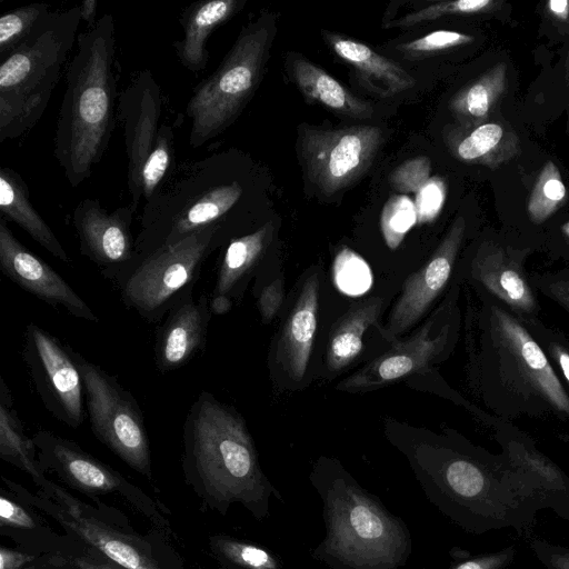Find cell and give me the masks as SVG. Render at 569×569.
Listing matches in <instances>:
<instances>
[{
	"instance_id": "6da1fadb",
	"label": "cell",
	"mask_w": 569,
	"mask_h": 569,
	"mask_svg": "<svg viewBox=\"0 0 569 569\" xmlns=\"http://www.w3.org/2000/svg\"><path fill=\"white\" fill-rule=\"evenodd\" d=\"M412 466L428 501L471 535L513 528L522 533L541 509L528 477L507 458L486 462L439 449L419 450Z\"/></svg>"
},
{
	"instance_id": "7a4b0ae2",
	"label": "cell",
	"mask_w": 569,
	"mask_h": 569,
	"mask_svg": "<svg viewBox=\"0 0 569 569\" xmlns=\"http://www.w3.org/2000/svg\"><path fill=\"white\" fill-rule=\"evenodd\" d=\"M183 470L221 513L241 503L262 521L269 517L272 497L283 501L259 465L241 416L208 391L200 392L183 423Z\"/></svg>"
},
{
	"instance_id": "3957f363",
	"label": "cell",
	"mask_w": 569,
	"mask_h": 569,
	"mask_svg": "<svg viewBox=\"0 0 569 569\" xmlns=\"http://www.w3.org/2000/svg\"><path fill=\"white\" fill-rule=\"evenodd\" d=\"M116 26L111 14L78 34L66 76L53 154L68 183L79 187L106 153L118 113Z\"/></svg>"
},
{
	"instance_id": "277c9868",
	"label": "cell",
	"mask_w": 569,
	"mask_h": 569,
	"mask_svg": "<svg viewBox=\"0 0 569 569\" xmlns=\"http://www.w3.org/2000/svg\"><path fill=\"white\" fill-rule=\"evenodd\" d=\"M310 481L322 505L325 538L311 557L329 569H400L411 552L407 523L341 466L319 463Z\"/></svg>"
},
{
	"instance_id": "5b68a950",
	"label": "cell",
	"mask_w": 569,
	"mask_h": 569,
	"mask_svg": "<svg viewBox=\"0 0 569 569\" xmlns=\"http://www.w3.org/2000/svg\"><path fill=\"white\" fill-rule=\"evenodd\" d=\"M230 151L184 161L144 202L134 238L138 257L171 246L203 229L218 227L232 239L247 186Z\"/></svg>"
},
{
	"instance_id": "8992f818",
	"label": "cell",
	"mask_w": 569,
	"mask_h": 569,
	"mask_svg": "<svg viewBox=\"0 0 569 569\" xmlns=\"http://www.w3.org/2000/svg\"><path fill=\"white\" fill-rule=\"evenodd\" d=\"M80 6L51 11L0 66V142L29 132L43 116L72 52Z\"/></svg>"
},
{
	"instance_id": "52a82bcc",
	"label": "cell",
	"mask_w": 569,
	"mask_h": 569,
	"mask_svg": "<svg viewBox=\"0 0 569 569\" xmlns=\"http://www.w3.org/2000/svg\"><path fill=\"white\" fill-rule=\"evenodd\" d=\"M273 30L266 16L244 26L218 68L194 87L186 104L191 147L208 143L240 116L261 81Z\"/></svg>"
},
{
	"instance_id": "ba28073f",
	"label": "cell",
	"mask_w": 569,
	"mask_h": 569,
	"mask_svg": "<svg viewBox=\"0 0 569 569\" xmlns=\"http://www.w3.org/2000/svg\"><path fill=\"white\" fill-rule=\"evenodd\" d=\"M231 239L222 229L212 227L138 257L117 284L122 302L146 321L159 323L180 297L194 288L210 253Z\"/></svg>"
},
{
	"instance_id": "9c48e42d",
	"label": "cell",
	"mask_w": 569,
	"mask_h": 569,
	"mask_svg": "<svg viewBox=\"0 0 569 569\" xmlns=\"http://www.w3.org/2000/svg\"><path fill=\"white\" fill-rule=\"evenodd\" d=\"M83 381L94 437L130 468L151 479V450L143 412L116 377L71 348Z\"/></svg>"
},
{
	"instance_id": "30bf717a",
	"label": "cell",
	"mask_w": 569,
	"mask_h": 569,
	"mask_svg": "<svg viewBox=\"0 0 569 569\" xmlns=\"http://www.w3.org/2000/svg\"><path fill=\"white\" fill-rule=\"evenodd\" d=\"M376 126L325 130L305 127L299 150L309 179L326 196L355 182L370 167L382 143Z\"/></svg>"
},
{
	"instance_id": "8fae6325",
	"label": "cell",
	"mask_w": 569,
	"mask_h": 569,
	"mask_svg": "<svg viewBox=\"0 0 569 569\" xmlns=\"http://www.w3.org/2000/svg\"><path fill=\"white\" fill-rule=\"evenodd\" d=\"M22 357L44 408L66 426L80 427L84 389L71 347L31 322L26 327Z\"/></svg>"
},
{
	"instance_id": "7c38bea8",
	"label": "cell",
	"mask_w": 569,
	"mask_h": 569,
	"mask_svg": "<svg viewBox=\"0 0 569 569\" xmlns=\"http://www.w3.org/2000/svg\"><path fill=\"white\" fill-rule=\"evenodd\" d=\"M137 208L132 203L107 211L99 199L81 200L72 212L80 252L97 264L116 286L134 266L138 254L131 224Z\"/></svg>"
},
{
	"instance_id": "4fadbf2b",
	"label": "cell",
	"mask_w": 569,
	"mask_h": 569,
	"mask_svg": "<svg viewBox=\"0 0 569 569\" xmlns=\"http://www.w3.org/2000/svg\"><path fill=\"white\" fill-rule=\"evenodd\" d=\"M162 111L161 88L148 69L140 71L118 98L117 116L122 124L128 159L127 184L136 208L143 199L141 171L163 123Z\"/></svg>"
},
{
	"instance_id": "5bb4252c",
	"label": "cell",
	"mask_w": 569,
	"mask_h": 569,
	"mask_svg": "<svg viewBox=\"0 0 569 569\" xmlns=\"http://www.w3.org/2000/svg\"><path fill=\"white\" fill-rule=\"evenodd\" d=\"M491 331L500 357L520 382L556 410L569 417V396L545 352L522 325L505 310L492 307Z\"/></svg>"
},
{
	"instance_id": "9a60e30c",
	"label": "cell",
	"mask_w": 569,
	"mask_h": 569,
	"mask_svg": "<svg viewBox=\"0 0 569 569\" xmlns=\"http://www.w3.org/2000/svg\"><path fill=\"white\" fill-rule=\"evenodd\" d=\"M0 269L13 283L56 309L91 322L90 306L47 262L26 248L0 217Z\"/></svg>"
},
{
	"instance_id": "2e32d148",
	"label": "cell",
	"mask_w": 569,
	"mask_h": 569,
	"mask_svg": "<svg viewBox=\"0 0 569 569\" xmlns=\"http://www.w3.org/2000/svg\"><path fill=\"white\" fill-rule=\"evenodd\" d=\"M466 229L462 216H458L431 258L411 274L395 305L385 331L390 339L407 331L427 311L446 286Z\"/></svg>"
},
{
	"instance_id": "e0dca14e",
	"label": "cell",
	"mask_w": 569,
	"mask_h": 569,
	"mask_svg": "<svg viewBox=\"0 0 569 569\" xmlns=\"http://www.w3.org/2000/svg\"><path fill=\"white\" fill-rule=\"evenodd\" d=\"M211 317L207 293L196 299L190 289L180 297L156 330L154 363L160 372L183 367L206 349Z\"/></svg>"
},
{
	"instance_id": "ac0fdd59",
	"label": "cell",
	"mask_w": 569,
	"mask_h": 569,
	"mask_svg": "<svg viewBox=\"0 0 569 569\" xmlns=\"http://www.w3.org/2000/svg\"><path fill=\"white\" fill-rule=\"evenodd\" d=\"M44 469L56 472L72 488L86 493H107L123 486V478L76 442L40 430L32 438Z\"/></svg>"
},
{
	"instance_id": "d6986e66",
	"label": "cell",
	"mask_w": 569,
	"mask_h": 569,
	"mask_svg": "<svg viewBox=\"0 0 569 569\" xmlns=\"http://www.w3.org/2000/svg\"><path fill=\"white\" fill-rule=\"evenodd\" d=\"M40 486L54 493L56 499L62 506L61 510H53L54 517L121 568L161 569L157 561L132 537L118 532L93 518L83 516L77 506L78 503L71 499L72 497L47 479Z\"/></svg>"
},
{
	"instance_id": "ffe728a7",
	"label": "cell",
	"mask_w": 569,
	"mask_h": 569,
	"mask_svg": "<svg viewBox=\"0 0 569 569\" xmlns=\"http://www.w3.org/2000/svg\"><path fill=\"white\" fill-rule=\"evenodd\" d=\"M447 328L435 338L429 337V326L421 328L410 339L396 343L391 350L338 385L343 390H362L382 386L421 370L441 351L446 343Z\"/></svg>"
},
{
	"instance_id": "44dd1931",
	"label": "cell",
	"mask_w": 569,
	"mask_h": 569,
	"mask_svg": "<svg viewBox=\"0 0 569 569\" xmlns=\"http://www.w3.org/2000/svg\"><path fill=\"white\" fill-rule=\"evenodd\" d=\"M244 3L246 0H209L192 2L183 9L179 17L183 37L172 44L182 67L191 72L207 68L210 34L238 13Z\"/></svg>"
},
{
	"instance_id": "7402d4cb",
	"label": "cell",
	"mask_w": 569,
	"mask_h": 569,
	"mask_svg": "<svg viewBox=\"0 0 569 569\" xmlns=\"http://www.w3.org/2000/svg\"><path fill=\"white\" fill-rule=\"evenodd\" d=\"M445 141L455 158L497 169L520 153V141L508 123L487 121L473 127H450Z\"/></svg>"
},
{
	"instance_id": "603a6c76",
	"label": "cell",
	"mask_w": 569,
	"mask_h": 569,
	"mask_svg": "<svg viewBox=\"0 0 569 569\" xmlns=\"http://www.w3.org/2000/svg\"><path fill=\"white\" fill-rule=\"evenodd\" d=\"M322 34L335 53L356 70L359 81L368 90L381 97H392L416 84L403 68L367 44L330 31H322Z\"/></svg>"
},
{
	"instance_id": "cb8c5ba5",
	"label": "cell",
	"mask_w": 569,
	"mask_h": 569,
	"mask_svg": "<svg viewBox=\"0 0 569 569\" xmlns=\"http://www.w3.org/2000/svg\"><path fill=\"white\" fill-rule=\"evenodd\" d=\"M319 278L311 274L303 283L286 321L278 343L277 359L295 380L307 370L317 329Z\"/></svg>"
},
{
	"instance_id": "d4e9b609",
	"label": "cell",
	"mask_w": 569,
	"mask_h": 569,
	"mask_svg": "<svg viewBox=\"0 0 569 569\" xmlns=\"http://www.w3.org/2000/svg\"><path fill=\"white\" fill-rule=\"evenodd\" d=\"M473 276L496 298L520 312H532L535 295L518 262L501 247L482 244L473 260Z\"/></svg>"
},
{
	"instance_id": "484cf974",
	"label": "cell",
	"mask_w": 569,
	"mask_h": 569,
	"mask_svg": "<svg viewBox=\"0 0 569 569\" xmlns=\"http://www.w3.org/2000/svg\"><path fill=\"white\" fill-rule=\"evenodd\" d=\"M272 234L273 221L269 220L222 246L211 298L232 301V298L240 296L250 273L266 252Z\"/></svg>"
},
{
	"instance_id": "4316f807",
	"label": "cell",
	"mask_w": 569,
	"mask_h": 569,
	"mask_svg": "<svg viewBox=\"0 0 569 569\" xmlns=\"http://www.w3.org/2000/svg\"><path fill=\"white\" fill-rule=\"evenodd\" d=\"M0 212L3 219L22 228L53 257L66 263L70 262L62 243L32 206L28 184L9 167L0 169Z\"/></svg>"
},
{
	"instance_id": "83f0119b",
	"label": "cell",
	"mask_w": 569,
	"mask_h": 569,
	"mask_svg": "<svg viewBox=\"0 0 569 569\" xmlns=\"http://www.w3.org/2000/svg\"><path fill=\"white\" fill-rule=\"evenodd\" d=\"M508 461L532 483L541 509L569 521V478L551 460L519 441L506 447Z\"/></svg>"
},
{
	"instance_id": "f1b7e54d",
	"label": "cell",
	"mask_w": 569,
	"mask_h": 569,
	"mask_svg": "<svg viewBox=\"0 0 569 569\" xmlns=\"http://www.w3.org/2000/svg\"><path fill=\"white\" fill-rule=\"evenodd\" d=\"M291 73L307 100L316 101L337 113L355 119H367L373 113L369 102L352 94L337 79L308 59L295 57Z\"/></svg>"
},
{
	"instance_id": "f546056e",
	"label": "cell",
	"mask_w": 569,
	"mask_h": 569,
	"mask_svg": "<svg viewBox=\"0 0 569 569\" xmlns=\"http://www.w3.org/2000/svg\"><path fill=\"white\" fill-rule=\"evenodd\" d=\"M508 88L507 66L497 63L453 94L449 109L459 126L487 122Z\"/></svg>"
},
{
	"instance_id": "4dcf8cb0",
	"label": "cell",
	"mask_w": 569,
	"mask_h": 569,
	"mask_svg": "<svg viewBox=\"0 0 569 569\" xmlns=\"http://www.w3.org/2000/svg\"><path fill=\"white\" fill-rule=\"evenodd\" d=\"M36 443L29 438L13 408L10 388L0 379V457L29 473L39 486L46 480L43 468L36 458Z\"/></svg>"
},
{
	"instance_id": "1f68e13d",
	"label": "cell",
	"mask_w": 569,
	"mask_h": 569,
	"mask_svg": "<svg viewBox=\"0 0 569 569\" xmlns=\"http://www.w3.org/2000/svg\"><path fill=\"white\" fill-rule=\"evenodd\" d=\"M381 305L379 297H371L356 303L340 319L328 345L327 365L330 370H341L360 353L362 336L376 322Z\"/></svg>"
},
{
	"instance_id": "d6a6232c",
	"label": "cell",
	"mask_w": 569,
	"mask_h": 569,
	"mask_svg": "<svg viewBox=\"0 0 569 569\" xmlns=\"http://www.w3.org/2000/svg\"><path fill=\"white\" fill-rule=\"evenodd\" d=\"M212 551L228 569H283L279 556L256 543L229 536L210 538Z\"/></svg>"
},
{
	"instance_id": "836d02e7",
	"label": "cell",
	"mask_w": 569,
	"mask_h": 569,
	"mask_svg": "<svg viewBox=\"0 0 569 569\" xmlns=\"http://www.w3.org/2000/svg\"><path fill=\"white\" fill-rule=\"evenodd\" d=\"M174 134L170 124L162 123L153 146L141 171L142 198L148 201L173 172Z\"/></svg>"
},
{
	"instance_id": "e575fe53",
	"label": "cell",
	"mask_w": 569,
	"mask_h": 569,
	"mask_svg": "<svg viewBox=\"0 0 569 569\" xmlns=\"http://www.w3.org/2000/svg\"><path fill=\"white\" fill-rule=\"evenodd\" d=\"M51 12L44 2L16 8L0 17V60L18 48Z\"/></svg>"
},
{
	"instance_id": "d590c367",
	"label": "cell",
	"mask_w": 569,
	"mask_h": 569,
	"mask_svg": "<svg viewBox=\"0 0 569 569\" xmlns=\"http://www.w3.org/2000/svg\"><path fill=\"white\" fill-rule=\"evenodd\" d=\"M567 191L552 161L540 170L528 200V214L535 223L545 222L565 202Z\"/></svg>"
},
{
	"instance_id": "8d00e7d4",
	"label": "cell",
	"mask_w": 569,
	"mask_h": 569,
	"mask_svg": "<svg viewBox=\"0 0 569 569\" xmlns=\"http://www.w3.org/2000/svg\"><path fill=\"white\" fill-rule=\"evenodd\" d=\"M501 4L495 0L440 1L410 12L389 23L393 28H408L451 14H473L496 10Z\"/></svg>"
},
{
	"instance_id": "74e56055",
	"label": "cell",
	"mask_w": 569,
	"mask_h": 569,
	"mask_svg": "<svg viewBox=\"0 0 569 569\" xmlns=\"http://www.w3.org/2000/svg\"><path fill=\"white\" fill-rule=\"evenodd\" d=\"M416 223L415 202L407 194H395L387 200L381 211L380 227L390 249H396Z\"/></svg>"
},
{
	"instance_id": "f35d334b",
	"label": "cell",
	"mask_w": 569,
	"mask_h": 569,
	"mask_svg": "<svg viewBox=\"0 0 569 569\" xmlns=\"http://www.w3.org/2000/svg\"><path fill=\"white\" fill-rule=\"evenodd\" d=\"M333 279L343 293L359 296L371 286L372 274L368 263L353 250L345 247L336 254Z\"/></svg>"
},
{
	"instance_id": "ab89813d",
	"label": "cell",
	"mask_w": 569,
	"mask_h": 569,
	"mask_svg": "<svg viewBox=\"0 0 569 569\" xmlns=\"http://www.w3.org/2000/svg\"><path fill=\"white\" fill-rule=\"evenodd\" d=\"M472 41L473 38L466 33L451 30H437L418 39L399 44L398 50L409 58H422L435 52L468 44Z\"/></svg>"
},
{
	"instance_id": "60d3db41",
	"label": "cell",
	"mask_w": 569,
	"mask_h": 569,
	"mask_svg": "<svg viewBox=\"0 0 569 569\" xmlns=\"http://www.w3.org/2000/svg\"><path fill=\"white\" fill-rule=\"evenodd\" d=\"M430 159L425 156L403 161L389 176L390 186L401 194L417 193L431 178Z\"/></svg>"
},
{
	"instance_id": "b9f144b4",
	"label": "cell",
	"mask_w": 569,
	"mask_h": 569,
	"mask_svg": "<svg viewBox=\"0 0 569 569\" xmlns=\"http://www.w3.org/2000/svg\"><path fill=\"white\" fill-rule=\"evenodd\" d=\"M447 193V186L441 177H431L416 193L415 208L417 223L432 222L440 213Z\"/></svg>"
},
{
	"instance_id": "7bdbcfd3",
	"label": "cell",
	"mask_w": 569,
	"mask_h": 569,
	"mask_svg": "<svg viewBox=\"0 0 569 569\" xmlns=\"http://www.w3.org/2000/svg\"><path fill=\"white\" fill-rule=\"evenodd\" d=\"M517 547L470 556L453 562L448 569H507L516 559Z\"/></svg>"
},
{
	"instance_id": "ee69618b",
	"label": "cell",
	"mask_w": 569,
	"mask_h": 569,
	"mask_svg": "<svg viewBox=\"0 0 569 569\" xmlns=\"http://www.w3.org/2000/svg\"><path fill=\"white\" fill-rule=\"evenodd\" d=\"M530 548L546 569H569V546L551 543L545 539H532Z\"/></svg>"
},
{
	"instance_id": "f6af8a7d",
	"label": "cell",
	"mask_w": 569,
	"mask_h": 569,
	"mask_svg": "<svg viewBox=\"0 0 569 569\" xmlns=\"http://www.w3.org/2000/svg\"><path fill=\"white\" fill-rule=\"evenodd\" d=\"M0 523L2 527L23 529L36 527L32 517L20 505L3 496L0 497Z\"/></svg>"
},
{
	"instance_id": "bcb514c9",
	"label": "cell",
	"mask_w": 569,
	"mask_h": 569,
	"mask_svg": "<svg viewBox=\"0 0 569 569\" xmlns=\"http://www.w3.org/2000/svg\"><path fill=\"white\" fill-rule=\"evenodd\" d=\"M282 300L283 288L279 279L262 288L258 299V307L264 322L273 319Z\"/></svg>"
},
{
	"instance_id": "7dc6e473",
	"label": "cell",
	"mask_w": 569,
	"mask_h": 569,
	"mask_svg": "<svg viewBox=\"0 0 569 569\" xmlns=\"http://www.w3.org/2000/svg\"><path fill=\"white\" fill-rule=\"evenodd\" d=\"M541 290L569 312V276L546 280Z\"/></svg>"
},
{
	"instance_id": "c3c4849f",
	"label": "cell",
	"mask_w": 569,
	"mask_h": 569,
	"mask_svg": "<svg viewBox=\"0 0 569 569\" xmlns=\"http://www.w3.org/2000/svg\"><path fill=\"white\" fill-rule=\"evenodd\" d=\"M33 559V556L4 547L0 548V569H21Z\"/></svg>"
},
{
	"instance_id": "681fc988",
	"label": "cell",
	"mask_w": 569,
	"mask_h": 569,
	"mask_svg": "<svg viewBox=\"0 0 569 569\" xmlns=\"http://www.w3.org/2000/svg\"><path fill=\"white\" fill-rule=\"evenodd\" d=\"M547 10L559 21H567L569 19L568 0H550L547 2Z\"/></svg>"
},
{
	"instance_id": "f907efd6",
	"label": "cell",
	"mask_w": 569,
	"mask_h": 569,
	"mask_svg": "<svg viewBox=\"0 0 569 569\" xmlns=\"http://www.w3.org/2000/svg\"><path fill=\"white\" fill-rule=\"evenodd\" d=\"M97 9H98L97 0H84L80 4L81 20L84 21L89 26V28L93 27L97 22L96 21Z\"/></svg>"
},
{
	"instance_id": "816d5d0a",
	"label": "cell",
	"mask_w": 569,
	"mask_h": 569,
	"mask_svg": "<svg viewBox=\"0 0 569 569\" xmlns=\"http://www.w3.org/2000/svg\"><path fill=\"white\" fill-rule=\"evenodd\" d=\"M552 353L560 366L565 378L569 382V352L560 346H555L552 348Z\"/></svg>"
},
{
	"instance_id": "f5cc1de1",
	"label": "cell",
	"mask_w": 569,
	"mask_h": 569,
	"mask_svg": "<svg viewBox=\"0 0 569 569\" xmlns=\"http://www.w3.org/2000/svg\"><path fill=\"white\" fill-rule=\"evenodd\" d=\"M72 565L74 566L76 569H118V568H113L109 565H102V563H94V562H91L84 558H74L72 560ZM124 569V568H122Z\"/></svg>"
},
{
	"instance_id": "db71d44e",
	"label": "cell",
	"mask_w": 569,
	"mask_h": 569,
	"mask_svg": "<svg viewBox=\"0 0 569 569\" xmlns=\"http://www.w3.org/2000/svg\"><path fill=\"white\" fill-rule=\"evenodd\" d=\"M562 231H563V233H566L569 237V221L563 224Z\"/></svg>"
},
{
	"instance_id": "11a10c76",
	"label": "cell",
	"mask_w": 569,
	"mask_h": 569,
	"mask_svg": "<svg viewBox=\"0 0 569 569\" xmlns=\"http://www.w3.org/2000/svg\"><path fill=\"white\" fill-rule=\"evenodd\" d=\"M567 74H568V81H569V53L567 59Z\"/></svg>"
},
{
	"instance_id": "9f6ffc18",
	"label": "cell",
	"mask_w": 569,
	"mask_h": 569,
	"mask_svg": "<svg viewBox=\"0 0 569 569\" xmlns=\"http://www.w3.org/2000/svg\"><path fill=\"white\" fill-rule=\"evenodd\" d=\"M26 569H37V568H34V567H30V568H26Z\"/></svg>"
}]
</instances>
